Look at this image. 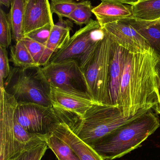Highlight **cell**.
<instances>
[{
    "instance_id": "cell-1",
    "label": "cell",
    "mask_w": 160,
    "mask_h": 160,
    "mask_svg": "<svg viewBox=\"0 0 160 160\" xmlns=\"http://www.w3.org/2000/svg\"><path fill=\"white\" fill-rule=\"evenodd\" d=\"M159 58L153 50L142 53L128 51L119 91L120 107L124 116H133L140 110L155 109L158 102L156 66Z\"/></svg>"
},
{
    "instance_id": "cell-2",
    "label": "cell",
    "mask_w": 160,
    "mask_h": 160,
    "mask_svg": "<svg viewBox=\"0 0 160 160\" xmlns=\"http://www.w3.org/2000/svg\"><path fill=\"white\" fill-rule=\"evenodd\" d=\"M149 110L101 138L90 146L104 160L119 158L141 146L159 128V118Z\"/></svg>"
},
{
    "instance_id": "cell-3",
    "label": "cell",
    "mask_w": 160,
    "mask_h": 160,
    "mask_svg": "<svg viewBox=\"0 0 160 160\" xmlns=\"http://www.w3.org/2000/svg\"><path fill=\"white\" fill-rule=\"evenodd\" d=\"M150 110L142 109L135 115L126 117L118 106L95 103L82 117H75L71 129L79 138L91 146L101 138Z\"/></svg>"
},
{
    "instance_id": "cell-4",
    "label": "cell",
    "mask_w": 160,
    "mask_h": 160,
    "mask_svg": "<svg viewBox=\"0 0 160 160\" xmlns=\"http://www.w3.org/2000/svg\"><path fill=\"white\" fill-rule=\"evenodd\" d=\"M103 30L104 37L93 55L81 68L88 93L93 100L98 104H109V77L114 41L109 33Z\"/></svg>"
},
{
    "instance_id": "cell-5",
    "label": "cell",
    "mask_w": 160,
    "mask_h": 160,
    "mask_svg": "<svg viewBox=\"0 0 160 160\" xmlns=\"http://www.w3.org/2000/svg\"><path fill=\"white\" fill-rule=\"evenodd\" d=\"M4 88L18 103L33 102L46 107L52 106L50 98V86L45 79L40 67L22 69L13 68Z\"/></svg>"
},
{
    "instance_id": "cell-6",
    "label": "cell",
    "mask_w": 160,
    "mask_h": 160,
    "mask_svg": "<svg viewBox=\"0 0 160 160\" xmlns=\"http://www.w3.org/2000/svg\"><path fill=\"white\" fill-rule=\"evenodd\" d=\"M104 30L98 22L92 19L89 23L70 37L60 49L53 54L49 63L72 59L77 61L81 68L93 55L104 37Z\"/></svg>"
},
{
    "instance_id": "cell-7",
    "label": "cell",
    "mask_w": 160,
    "mask_h": 160,
    "mask_svg": "<svg viewBox=\"0 0 160 160\" xmlns=\"http://www.w3.org/2000/svg\"><path fill=\"white\" fill-rule=\"evenodd\" d=\"M40 67L45 79L50 85L91 98L88 93L84 74L76 60L70 59L49 63Z\"/></svg>"
},
{
    "instance_id": "cell-8",
    "label": "cell",
    "mask_w": 160,
    "mask_h": 160,
    "mask_svg": "<svg viewBox=\"0 0 160 160\" xmlns=\"http://www.w3.org/2000/svg\"><path fill=\"white\" fill-rule=\"evenodd\" d=\"M15 117L28 132L43 136L48 135L53 124L60 122L52 106L46 107L33 102L18 103Z\"/></svg>"
},
{
    "instance_id": "cell-9",
    "label": "cell",
    "mask_w": 160,
    "mask_h": 160,
    "mask_svg": "<svg viewBox=\"0 0 160 160\" xmlns=\"http://www.w3.org/2000/svg\"><path fill=\"white\" fill-rule=\"evenodd\" d=\"M0 90V160H9L14 157L13 127L18 103L4 88Z\"/></svg>"
},
{
    "instance_id": "cell-10",
    "label": "cell",
    "mask_w": 160,
    "mask_h": 160,
    "mask_svg": "<svg viewBox=\"0 0 160 160\" xmlns=\"http://www.w3.org/2000/svg\"><path fill=\"white\" fill-rule=\"evenodd\" d=\"M102 28L115 43L131 53H142L152 49L146 39L126 22L109 23Z\"/></svg>"
},
{
    "instance_id": "cell-11",
    "label": "cell",
    "mask_w": 160,
    "mask_h": 160,
    "mask_svg": "<svg viewBox=\"0 0 160 160\" xmlns=\"http://www.w3.org/2000/svg\"><path fill=\"white\" fill-rule=\"evenodd\" d=\"M50 98L55 110L74 114L82 118L95 104L90 97L79 95L50 85Z\"/></svg>"
},
{
    "instance_id": "cell-12",
    "label": "cell",
    "mask_w": 160,
    "mask_h": 160,
    "mask_svg": "<svg viewBox=\"0 0 160 160\" xmlns=\"http://www.w3.org/2000/svg\"><path fill=\"white\" fill-rule=\"evenodd\" d=\"M49 23L54 24L49 0H29L24 8L23 36Z\"/></svg>"
},
{
    "instance_id": "cell-13",
    "label": "cell",
    "mask_w": 160,
    "mask_h": 160,
    "mask_svg": "<svg viewBox=\"0 0 160 160\" xmlns=\"http://www.w3.org/2000/svg\"><path fill=\"white\" fill-rule=\"evenodd\" d=\"M50 132L65 142L80 160H104L92 147L79 138L66 123L53 124Z\"/></svg>"
},
{
    "instance_id": "cell-14",
    "label": "cell",
    "mask_w": 160,
    "mask_h": 160,
    "mask_svg": "<svg viewBox=\"0 0 160 160\" xmlns=\"http://www.w3.org/2000/svg\"><path fill=\"white\" fill-rule=\"evenodd\" d=\"M127 51L126 49L114 41L113 51L109 77V104L110 105L120 107V83Z\"/></svg>"
},
{
    "instance_id": "cell-15",
    "label": "cell",
    "mask_w": 160,
    "mask_h": 160,
    "mask_svg": "<svg viewBox=\"0 0 160 160\" xmlns=\"http://www.w3.org/2000/svg\"><path fill=\"white\" fill-rule=\"evenodd\" d=\"M92 12L101 28L109 23L131 18L132 16L131 5L116 2H101L93 8Z\"/></svg>"
},
{
    "instance_id": "cell-16",
    "label": "cell",
    "mask_w": 160,
    "mask_h": 160,
    "mask_svg": "<svg viewBox=\"0 0 160 160\" xmlns=\"http://www.w3.org/2000/svg\"><path fill=\"white\" fill-rule=\"evenodd\" d=\"M72 23L69 20L59 18V21L54 25L45 49L39 62V66L43 67L49 63L53 54L61 48L70 38V32Z\"/></svg>"
},
{
    "instance_id": "cell-17",
    "label": "cell",
    "mask_w": 160,
    "mask_h": 160,
    "mask_svg": "<svg viewBox=\"0 0 160 160\" xmlns=\"http://www.w3.org/2000/svg\"><path fill=\"white\" fill-rule=\"evenodd\" d=\"M123 21L129 23L142 35L149 43L153 51L160 58V23L155 21L136 20L132 18Z\"/></svg>"
},
{
    "instance_id": "cell-18",
    "label": "cell",
    "mask_w": 160,
    "mask_h": 160,
    "mask_svg": "<svg viewBox=\"0 0 160 160\" xmlns=\"http://www.w3.org/2000/svg\"><path fill=\"white\" fill-rule=\"evenodd\" d=\"M131 8L133 19L155 21L160 19V0H139Z\"/></svg>"
},
{
    "instance_id": "cell-19",
    "label": "cell",
    "mask_w": 160,
    "mask_h": 160,
    "mask_svg": "<svg viewBox=\"0 0 160 160\" xmlns=\"http://www.w3.org/2000/svg\"><path fill=\"white\" fill-rule=\"evenodd\" d=\"M24 0H11L8 18L12 29V37L17 42L23 37Z\"/></svg>"
},
{
    "instance_id": "cell-20",
    "label": "cell",
    "mask_w": 160,
    "mask_h": 160,
    "mask_svg": "<svg viewBox=\"0 0 160 160\" xmlns=\"http://www.w3.org/2000/svg\"><path fill=\"white\" fill-rule=\"evenodd\" d=\"M10 62L14 66L22 69L39 67L35 62L25 44L22 39L10 48Z\"/></svg>"
},
{
    "instance_id": "cell-21",
    "label": "cell",
    "mask_w": 160,
    "mask_h": 160,
    "mask_svg": "<svg viewBox=\"0 0 160 160\" xmlns=\"http://www.w3.org/2000/svg\"><path fill=\"white\" fill-rule=\"evenodd\" d=\"M45 142L58 160H80L68 144L51 132L47 135Z\"/></svg>"
},
{
    "instance_id": "cell-22",
    "label": "cell",
    "mask_w": 160,
    "mask_h": 160,
    "mask_svg": "<svg viewBox=\"0 0 160 160\" xmlns=\"http://www.w3.org/2000/svg\"><path fill=\"white\" fill-rule=\"evenodd\" d=\"M93 8L91 2L88 0L79 2L76 8L70 15L68 18L77 25L80 26L84 24L86 25L92 19Z\"/></svg>"
},
{
    "instance_id": "cell-23",
    "label": "cell",
    "mask_w": 160,
    "mask_h": 160,
    "mask_svg": "<svg viewBox=\"0 0 160 160\" xmlns=\"http://www.w3.org/2000/svg\"><path fill=\"white\" fill-rule=\"evenodd\" d=\"M78 2L74 0H51L52 13L58 16L59 18H68L77 7Z\"/></svg>"
},
{
    "instance_id": "cell-24",
    "label": "cell",
    "mask_w": 160,
    "mask_h": 160,
    "mask_svg": "<svg viewBox=\"0 0 160 160\" xmlns=\"http://www.w3.org/2000/svg\"><path fill=\"white\" fill-rule=\"evenodd\" d=\"M12 29L8 15L0 9V46L8 48L11 44Z\"/></svg>"
},
{
    "instance_id": "cell-25",
    "label": "cell",
    "mask_w": 160,
    "mask_h": 160,
    "mask_svg": "<svg viewBox=\"0 0 160 160\" xmlns=\"http://www.w3.org/2000/svg\"><path fill=\"white\" fill-rule=\"evenodd\" d=\"M48 148L45 143L29 150L23 151L9 160H41Z\"/></svg>"
},
{
    "instance_id": "cell-26",
    "label": "cell",
    "mask_w": 160,
    "mask_h": 160,
    "mask_svg": "<svg viewBox=\"0 0 160 160\" xmlns=\"http://www.w3.org/2000/svg\"><path fill=\"white\" fill-rule=\"evenodd\" d=\"M21 39L25 44L34 61L39 66V62L44 53L46 46L26 37H23Z\"/></svg>"
},
{
    "instance_id": "cell-27",
    "label": "cell",
    "mask_w": 160,
    "mask_h": 160,
    "mask_svg": "<svg viewBox=\"0 0 160 160\" xmlns=\"http://www.w3.org/2000/svg\"><path fill=\"white\" fill-rule=\"evenodd\" d=\"M54 24L49 23L41 28L36 29L23 37L29 38L46 46Z\"/></svg>"
},
{
    "instance_id": "cell-28",
    "label": "cell",
    "mask_w": 160,
    "mask_h": 160,
    "mask_svg": "<svg viewBox=\"0 0 160 160\" xmlns=\"http://www.w3.org/2000/svg\"><path fill=\"white\" fill-rule=\"evenodd\" d=\"M6 48L0 46V88L4 87L5 80L11 72Z\"/></svg>"
},
{
    "instance_id": "cell-29",
    "label": "cell",
    "mask_w": 160,
    "mask_h": 160,
    "mask_svg": "<svg viewBox=\"0 0 160 160\" xmlns=\"http://www.w3.org/2000/svg\"><path fill=\"white\" fill-rule=\"evenodd\" d=\"M101 2H116L132 5L138 2L139 0H100Z\"/></svg>"
},
{
    "instance_id": "cell-30",
    "label": "cell",
    "mask_w": 160,
    "mask_h": 160,
    "mask_svg": "<svg viewBox=\"0 0 160 160\" xmlns=\"http://www.w3.org/2000/svg\"><path fill=\"white\" fill-rule=\"evenodd\" d=\"M158 102L155 107V110L157 113L160 115V79L158 76Z\"/></svg>"
},
{
    "instance_id": "cell-31",
    "label": "cell",
    "mask_w": 160,
    "mask_h": 160,
    "mask_svg": "<svg viewBox=\"0 0 160 160\" xmlns=\"http://www.w3.org/2000/svg\"><path fill=\"white\" fill-rule=\"evenodd\" d=\"M11 0H0V3L7 8H9L11 4Z\"/></svg>"
},
{
    "instance_id": "cell-32",
    "label": "cell",
    "mask_w": 160,
    "mask_h": 160,
    "mask_svg": "<svg viewBox=\"0 0 160 160\" xmlns=\"http://www.w3.org/2000/svg\"><path fill=\"white\" fill-rule=\"evenodd\" d=\"M156 69H157L158 76L160 79V58H159L157 66H156Z\"/></svg>"
},
{
    "instance_id": "cell-33",
    "label": "cell",
    "mask_w": 160,
    "mask_h": 160,
    "mask_svg": "<svg viewBox=\"0 0 160 160\" xmlns=\"http://www.w3.org/2000/svg\"><path fill=\"white\" fill-rule=\"evenodd\" d=\"M29 1V0H24V2H25V4Z\"/></svg>"
}]
</instances>
